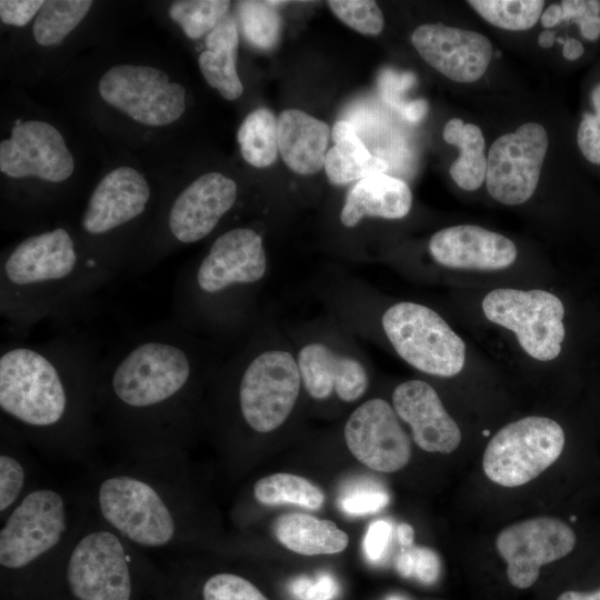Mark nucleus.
I'll list each match as a JSON object with an SVG mask.
<instances>
[{"mask_svg": "<svg viewBox=\"0 0 600 600\" xmlns=\"http://www.w3.org/2000/svg\"><path fill=\"white\" fill-rule=\"evenodd\" d=\"M188 329L168 320L139 330L100 359L94 387L101 443L118 458L184 452L198 359Z\"/></svg>", "mask_w": 600, "mask_h": 600, "instance_id": "obj_1", "label": "nucleus"}, {"mask_svg": "<svg viewBox=\"0 0 600 600\" xmlns=\"http://www.w3.org/2000/svg\"><path fill=\"white\" fill-rule=\"evenodd\" d=\"M99 361L91 343L67 336L2 344L0 419L50 461L91 462L102 444L94 401Z\"/></svg>", "mask_w": 600, "mask_h": 600, "instance_id": "obj_2", "label": "nucleus"}, {"mask_svg": "<svg viewBox=\"0 0 600 600\" xmlns=\"http://www.w3.org/2000/svg\"><path fill=\"white\" fill-rule=\"evenodd\" d=\"M87 492L94 514L143 551H177L193 539L183 453L118 458L92 472Z\"/></svg>", "mask_w": 600, "mask_h": 600, "instance_id": "obj_3", "label": "nucleus"}, {"mask_svg": "<svg viewBox=\"0 0 600 600\" xmlns=\"http://www.w3.org/2000/svg\"><path fill=\"white\" fill-rule=\"evenodd\" d=\"M111 277L62 227L31 234L2 256L0 316L17 333L74 313Z\"/></svg>", "mask_w": 600, "mask_h": 600, "instance_id": "obj_4", "label": "nucleus"}, {"mask_svg": "<svg viewBox=\"0 0 600 600\" xmlns=\"http://www.w3.org/2000/svg\"><path fill=\"white\" fill-rule=\"evenodd\" d=\"M90 511L86 488L34 484L1 520L2 574L48 582Z\"/></svg>", "mask_w": 600, "mask_h": 600, "instance_id": "obj_5", "label": "nucleus"}, {"mask_svg": "<svg viewBox=\"0 0 600 600\" xmlns=\"http://www.w3.org/2000/svg\"><path fill=\"white\" fill-rule=\"evenodd\" d=\"M151 571L144 551L91 508L49 581L61 582L64 600H139L141 582Z\"/></svg>", "mask_w": 600, "mask_h": 600, "instance_id": "obj_6", "label": "nucleus"}, {"mask_svg": "<svg viewBox=\"0 0 600 600\" xmlns=\"http://www.w3.org/2000/svg\"><path fill=\"white\" fill-rule=\"evenodd\" d=\"M267 257L261 236L234 228L219 236L193 271H183L173 287V320L186 323L211 300L261 280Z\"/></svg>", "mask_w": 600, "mask_h": 600, "instance_id": "obj_7", "label": "nucleus"}, {"mask_svg": "<svg viewBox=\"0 0 600 600\" xmlns=\"http://www.w3.org/2000/svg\"><path fill=\"white\" fill-rule=\"evenodd\" d=\"M381 323L396 352L417 370L439 377L462 370L466 344L432 309L398 302L384 311Z\"/></svg>", "mask_w": 600, "mask_h": 600, "instance_id": "obj_8", "label": "nucleus"}, {"mask_svg": "<svg viewBox=\"0 0 600 600\" xmlns=\"http://www.w3.org/2000/svg\"><path fill=\"white\" fill-rule=\"evenodd\" d=\"M564 444L566 434L557 421L526 417L504 426L490 439L482 468L491 481L508 488L519 487L552 466Z\"/></svg>", "mask_w": 600, "mask_h": 600, "instance_id": "obj_9", "label": "nucleus"}, {"mask_svg": "<svg viewBox=\"0 0 600 600\" xmlns=\"http://www.w3.org/2000/svg\"><path fill=\"white\" fill-rule=\"evenodd\" d=\"M301 374L293 356L266 350L242 368L236 386V404L242 422L252 431L268 433L291 413L300 391Z\"/></svg>", "mask_w": 600, "mask_h": 600, "instance_id": "obj_10", "label": "nucleus"}, {"mask_svg": "<svg viewBox=\"0 0 600 600\" xmlns=\"http://www.w3.org/2000/svg\"><path fill=\"white\" fill-rule=\"evenodd\" d=\"M488 320L513 331L521 348L532 358H557L566 336L561 300L544 290L496 289L482 300Z\"/></svg>", "mask_w": 600, "mask_h": 600, "instance_id": "obj_11", "label": "nucleus"}, {"mask_svg": "<svg viewBox=\"0 0 600 600\" xmlns=\"http://www.w3.org/2000/svg\"><path fill=\"white\" fill-rule=\"evenodd\" d=\"M99 93L108 104L147 126L172 123L186 109L184 88L149 66L110 68L100 78Z\"/></svg>", "mask_w": 600, "mask_h": 600, "instance_id": "obj_12", "label": "nucleus"}, {"mask_svg": "<svg viewBox=\"0 0 600 600\" xmlns=\"http://www.w3.org/2000/svg\"><path fill=\"white\" fill-rule=\"evenodd\" d=\"M548 146V133L537 122H526L514 132L497 138L487 160L490 196L507 206L529 200L538 186Z\"/></svg>", "mask_w": 600, "mask_h": 600, "instance_id": "obj_13", "label": "nucleus"}, {"mask_svg": "<svg viewBox=\"0 0 600 600\" xmlns=\"http://www.w3.org/2000/svg\"><path fill=\"white\" fill-rule=\"evenodd\" d=\"M578 542V533L568 522L537 517L504 528L496 539V547L507 563L511 586L528 589L538 580L542 566L568 557Z\"/></svg>", "mask_w": 600, "mask_h": 600, "instance_id": "obj_14", "label": "nucleus"}, {"mask_svg": "<svg viewBox=\"0 0 600 600\" xmlns=\"http://www.w3.org/2000/svg\"><path fill=\"white\" fill-rule=\"evenodd\" d=\"M344 440L356 459L380 472H396L410 460L411 444L394 409L383 399L363 402L344 426Z\"/></svg>", "mask_w": 600, "mask_h": 600, "instance_id": "obj_15", "label": "nucleus"}, {"mask_svg": "<svg viewBox=\"0 0 600 600\" xmlns=\"http://www.w3.org/2000/svg\"><path fill=\"white\" fill-rule=\"evenodd\" d=\"M73 169L74 160L62 134L48 122H17L10 138L0 143V170L9 177L61 182Z\"/></svg>", "mask_w": 600, "mask_h": 600, "instance_id": "obj_16", "label": "nucleus"}, {"mask_svg": "<svg viewBox=\"0 0 600 600\" xmlns=\"http://www.w3.org/2000/svg\"><path fill=\"white\" fill-rule=\"evenodd\" d=\"M420 57L457 82H474L487 71L493 49L483 34L442 23H423L411 36Z\"/></svg>", "mask_w": 600, "mask_h": 600, "instance_id": "obj_17", "label": "nucleus"}, {"mask_svg": "<svg viewBox=\"0 0 600 600\" xmlns=\"http://www.w3.org/2000/svg\"><path fill=\"white\" fill-rule=\"evenodd\" d=\"M234 180L219 172H208L186 187L173 200L167 216L170 238L181 244L194 243L209 236L236 203Z\"/></svg>", "mask_w": 600, "mask_h": 600, "instance_id": "obj_18", "label": "nucleus"}, {"mask_svg": "<svg viewBox=\"0 0 600 600\" xmlns=\"http://www.w3.org/2000/svg\"><path fill=\"white\" fill-rule=\"evenodd\" d=\"M151 190L146 178L130 167L107 173L92 191L81 218L82 231L91 238L111 236L140 218Z\"/></svg>", "mask_w": 600, "mask_h": 600, "instance_id": "obj_19", "label": "nucleus"}, {"mask_svg": "<svg viewBox=\"0 0 600 600\" xmlns=\"http://www.w3.org/2000/svg\"><path fill=\"white\" fill-rule=\"evenodd\" d=\"M397 416L407 422L414 443L424 451L450 453L461 442V431L436 390L422 380L400 383L392 393Z\"/></svg>", "mask_w": 600, "mask_h": 600, "instance_id": "obj_20", "label": "nucleus"}, {"mask_svg": "<svg viewBox=\"0 0 600 600\" xmlns=\"http://www.w3.org/2000/svg\"><path fill=\"white\" fill-rule=\"evenodd\" d=\"M429 251L439 264L453 269L500 270L517 259L509 238L472 224L439 230L429 241Z\"/></svg>", "mask_w": 600, "mask_h": 600, "instance_id": "obj_21", "label": "nucleus"}, {"mask_svg": "<svg viewBox=\"0 0 600 600\" xmlns=\"http://www.w3.org/2000/svg\"><path fill=\"white\" fill-rule=\"evenodd\" d=\"M297 362L303 386L313 399H327L336 391L342 401L352 402L368 388V374L360 361L338 354L323 343L302 347Z\"/></svg>", "mask_w": 600, "mask_h": 600, "instance_id": "obj_22", "label": "nucleus"}, {"mask_svg": "<svg viewBox=\"0 0 600 600\" xmlns=\"http://www.w3.org/2000/svg\"><path fill=\"white\" fill-rule=\"evenodd\" d=\"M329 126L299 109L283 110L278 118V147L284 163L299 174H313L324 164Z\"/></svg>", "mask_w": 600, "mask_h": 600, "instance_id": "obj_23", "label": "nucleus"}, {"mask_svg": "<svg viewBox=\"0 0 600 600\" xmlns=\"http://www.w3.org/2000/svg\"><path fill=\"white\" fill-rule=\"evenodd\" d=\"M411 206L412 193L404 181L386 173L372 174L357 181L348 191L340 220L351 228L363 217L401 219Z\"/></svg>", "mask_w": 600, "mask_h": 600, "instance_id": "obj_24", "label": "nucleus"}, {"mask_svg": "<svg viewBox=\"0 0 600 600\" xmlns=\"http://www.w3.org/2000/svg\"><path fill=\"white\" fill-rule=\"evenodd\" d=\"M238 44L237 22L233 17L226 16L207 36V49L198 59L207 83L227 100H236L243 92L236 66Z\"/></svg>", "mask_w": 600, "mask_h": 600, "instance_id": "obj_25", "label": "nucleus"}, {"mask_svg": "<svg viewBox=\"0 0 600 600\" xmlns=\"http://www.w3.org/2000/svg\"><path fill=\"white\" fill-rule=\"evenodd\" d=\"M0 519L38 483L29 453L30 444L7 421L0 419Z\"/></svg>", "mask_w": 600, "mask_h": 600, "instance_id": "obj_26", "label": "nucleus"}, {"mask_svg": "<svg viewBox=\"0 0 600 600\" xmlns=\"http://www.w3.org/2000/svg\"><path fill=\"white\" fill-rule=\"evenodd\" d=\"M274 533L289 550L304 556L332 554L343 551L348 534L330 520L306 513H287L278 518Z\"/></svg>", "mask_w": 600, "mask_h": 600, "instance_id": "obj_27", "label": "nucleus"}, {"mask_svg": "<svg viewBox=\"0 0 600 600\" xmlns=\"http://www.w3.org/2000/svg\"><path fill=\"white\" fill-rule=\"evenodd\" d=\"M446 142L457 146L459 157L451 163L449 173L452 180L463 190L473 191L486 180L487 157L484 156V137L481 129L473 123H464L459 118L450 119L442 131Z\"/></svg>", "mask_w": 600, "mask_h": 600, "instance_id": "obj_28", "label": "nucleus"}, {"mask_svg": "<svg viewBox=\"0 0 600 600\" xmlns=\"http://www.w3.org/2000/svg\"><path fill=\"white\" fill-rule=\"evenodd\" d=\"M237 141L243 159L256 168L271 166L278 157V119L271 110L258 108L240 124Z\"/></svg>", "mask_w": 600, "mask_h": 600, "instance_id": "obj_29", "label": "nucleus"}, {"mask_svg": "<svg viewBox=\"0 0 600 600\" xmlns=\"http://www.w3.org/2000/svg\"><path fill=\"white\" fill-rule=\"evenodd\" d=\"M253 497L263 506L292 503L317 510L324 502L323 492L309 480L292 473H274L259 479Z\"/></svg>", "mask_w": 600, "mask_h": 600, "instance_id": "obj_30", "label": "nucleus"}, {"mask_svg": "<svg viewBox=\"0 0 600 600\" xmlns=\"http://www.w3.org/2000/svg\"><path fill=\"white\" fill-rule=\"evenodd\" d=\"M90 0H48L43 2L32 32L44 47L60 43L87 16Z\"/></svg>", "mask_w": 600, "mask_h": 600, "instance_id": "obj_31", "label": "nucleus"}, {"mask_svg": "<svg viewBox=\"0 0 600 600\" xmlns=\"http://www.w3.org/2000/svg\"><path fill=\"white\" fill-rule=\"evenodd\" d=\"M468 4L490 24L510 31L532 28L541 18L542 0H470Z\"/></svg>", "mask_w": 600, "mask_h": 600, "instance_id": "obj_32", "label": "nucleus"}, {"mask_svg": "<svg viewBox=\"0 0 600 600\" xmlns=\"http://www.w3.org/2000/svg\"><path fill=\"white\" fill-rule=\"evenodd\" d=\"M230 3L226 0H180L171 4L169 16L189 39L197 40L216 28L226 17Z\"/></svg>", "mask_w": 600, "mask_h": 600, "instance_id": "obj_33", "label": "nucleus"}, {"mask_svg": "<svg viewBox=\"0 0 600 600\" xmlns=\"http://www.w3.org/2000/svg\"><path fill=\"white\" fill-rule=\"evenodd\" d=\"M238 12L246 39L256 48H273L281 31V19L271 1H239Z\"/></svg>", "mask_w": 600, "mask_h": 600, "instance_id": "obj_34", "label": "nucleus"}, {"mask_svg": "<svg viewBox=\"0 0 600 600\" xmlns=\"http://www.w3.org/2000/svg\"><path fill=\"white\" fill-rule=\"evenodd\" d=\"M323 167L331 183L341 186L372 174L384 173L388 163L376 156L364 161L333 146L327 151Z\"/></svg>", "mask_w": 600, "mask_h": 600, "instance_id": "obj_35", "label": "nucleus"}, {"mask_svg": "<svg viewBox=\"0 0 600 600\" xmlns=\"http://www.w3.org/2000/svg\"><path fill=\"white\" fill-rule=\"evenodd\" d=\"M327 3L337 18L359 33L377 36L383 29L384 18L376 1L330 0Z\"/></svg>", "mask_w": 600, "mask_h": 600, "instance_id": "obj_36", "label": "nucleus"}, {"mask_svg": "<svg viewBox=\"0 0 600 600\" xmlns=\"http://www.w3.org/2000/svg\"><path fill=\"white\" fill-rule=\"evenodd\" d=\"M202 600H268L248 579L231 572L210 576L201 588Z\"/></svg>", "mask_w": 600, "mask_h": 600, "instance_id": "obj_37", "label": "nucleus"}, {"mask_svg": "<svg viewBox=\"0 0 600 600\" xmlns=\"http://www.w3.org/2000/svg\"><path fill=\"white\" fill-rule=\"evenodd\" d=\"M396 569L404 578L431 584L440 576L441 564L437 553L426 547L403 548L396 559Z\"/></svg>", "mask_w": 600, "mask_h": 600, "instance_id": "obj_38", "label": "nucleus"}, {"mask_svg": "<svg viewBox=\"0 0 600 600\" xmlns=\"http://www.w3.org/2000/svg\"><path fill=\"white\" fill-rule=\"evenodd\" d=\"M389 503V494L371 482H362L347 491L340 500L341 510L349 516L377 512Z\"/></svg>", "mask_w": 600, "mask_h": 600, "instance_id": "obj_39", "label": "nucleus"}, {"mask_svg": "<svg viewBox=\"0 0 600 600\" xmlns=\"http://www.w3.org/2000/svg\"><path fill=\"white\" fill-rule=\"evenodd\" d=\"M596 113H584L579 124L577 142L584 158L600 164V83L591 94Z\"/></svg>", "mask_w": 600, "mask_h": 600, "instance_id": "obj_40", "label": "nucleus"}, {"mask_svg": "<svg viewBox=\"0 0 600 600\" xmlns=\"http://www.w3.org/2000/svg\"><path fill=\"white\" fill-rule=\"evenodd\" d=\"M290 590L299 600H331L339 590L336 579L329 573H321L316 580L299 577L290 584Z\"/></svg>", "mask_w": 600, "mask_h": 600, "instance_id": "obj_41", "label": "nucleus"}, {"mask_svg": "<svg viewBox=\"0 0 600 600\" xmlns=\"http://www.w3.org/2000/svg\"><path fill=\"white\" fill-rule=\"evenodd\" d=\"M392 538V524L387 520L373 521L363 538V551L371 562H379L386 553Z\"/></svg>", "mask_w": 600, "mask_h": 600, "instance_id": "obj_42", "label": "nucleus"}, {"mask_svg": "<svg viewBox=\"0 0 600 600\" xmlns=\"http://www.w3.org/2000/svg\"><path fill=\"white\" fill-rule=\"evenodd\" d=\"M331 133L334 146L343 152L353 154L364 161L372 158V154L361 141L354 127L350 122L346 120L337 121Z\"/></svg>", "mask_w": 600, "mask_h": 600, "instance_id": "obj_43", "label": "nucleus"}, {"mask_svg": "<svg viewBox=\"0 0 600 600\" xmlns=\"http://www.w3.org/2000/svg\"><path fill=\"white\" fill-rule=\"evenodd\" d=\"M43 2L40 0H1L0 19L6 24L26 26L40 11Z\"/></svg>", "mask_w": 600, "mask_h": 600, "instance_id": "obj_44", "label": "nucleus"}, {"mask_svg": "<svg viewBox=\"0 0 600 600\" xmlns=\"http://www.w3.org/2000/svg\"><path fill=\"white\" fill-rule=\"evenodd\" d=\"M563 19L578 20L584 16H599L600 1L564 0L561 2Z\"/></svg>", "mask_w": 600, "mask_h": 600, "instance_id": "obj_45", "label": "nucleus"}, {"mask_svg": "<svg viewBox=\"0 0 600 600\" xmlns=\"http://www.w3.org/2000/svg\"><path fill=\"white\" fill-rule=\"evenodd\" d=\"M556 600H600V583L562 591Z\"/></svg>", "mask_w": 600, "mask_h": 600, "instance_id": "obj_46", "label": "nucleus"}, {"mask_svg": "<svg viewBox=\"0 0 600 600\" xmlns=\"http://www.w3.org/2000/svg\"><path fill=\"white\" fill-rule=\"evenodd\" d=\"M400 112L406 120L418 122L427 116L428 102L423 99L406 102L400 107Z\"/></svg>", "mask_w": 600, "mask_h": 600, "instance_id": "obj_47", "label": "nucleus"}, {"mask_svg": "<svg viewBox=\"0 0 600 600\" xmlns=\"http://www.w3.org/2000/svg\"><path fill=\"white\" fill-rule=\"evenodd\" d=\"M576 22L586 39L596 40L600 36V16H584L576 20Z\"/></svg>", "mask_w": 600, "mask_h": 600, "instance_id": "obj_48", "label": "nucleus"}, {"mask_svg": "<svg viewBox=\"0 0 600 600\" xmlns=\"http://www.w3.org/2000/svg\"><path fill=\"white\" fill-rule=\"evenodd\" d=\"M541 24L544 28H551L557 26L563 19V12L560 4L549 6L541 14Z\"/></svg>", "mask_w": 600, "mask_h": 600, "instance_id": "obj_49", "label": "nucleus"}, {"mask_svg": "<svg viewBox=\"0 0 600 600\" xmlns=\"http://www.w3.org/2000/svg\"><path fill=\"white\" fill-rule=\"evenodd\" d=\"M583 51L582 43L574 38L567 39L562 49L563 57L567 60H577L583 54Z\"/></svg>", "mask_w": 600, "mask_h": 600, "instance_id": "obj_50", "label": "nucleus"}, {"mask_svg": "<svg viewBox=\"0 0 600 600\" xmlns=\"http://www.w3.org/2000/svg\"><path fill=\"white\" fill-rule=\"evenodd\" d=\"M414 531L408 523H401L397 528V537L403 548L411 547L413 542Z\"/></svg>", "mask_w": 600, "mask_h": 600, "instance_id": "obj_51", "label": "nucleus"}, {"mask_svg": "<svg viewBox=\"0 0 600 600\" xmlns=\"http://www.w3.org/2000/svg\"><path fill=\"white\" fill-rule=\"evenodd\" d=\"M554 36H556L554 31H548V30L542 31L538 38L539 46L544 49L552 47L556 40Z\"/></svg>", "mask_w": 600, "mask_h": 600, "instance_id": "obj_52", "label": "nucleus"}, {"mask_svg": "<svg viewBox=\"0 0 600 600\" xmlns=\"http://www.w3.org/2000/svg\"><path fill=\"white\" fill-rule=\"evenodd\" d=\"M387 600H403V599L400 598V597H397V596H391V597L387 598Z\"/></svg>", "mask_w": 600, "mask_h": 600, "instance_id": "obj_53", "label": "nucleus"}, {"mask_svg": "<svg viewBox=\"0 0 600 600\" xmlns=\"http://www.w3.org/2000/svg\"><path fill=\"white\" fill-rule=\"evenodd\" d=\"M557 40H558L560 43H563V44H564V42H566V41H563L562 38H558Z\"/></svg>", "mask_w": 600, "mask_h": 600, "instance_id": "obj_54", "label": "nucleus"}]
</instances>
